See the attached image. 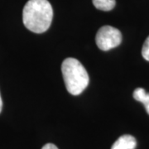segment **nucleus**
<instances>
[{
    "label": "nucleus",
    "instance_id": "obj_2",
    "mask_svg": "<svg viewBox=\"0 0 149 149\" xmlns=\"http://www.w3.org/2000/svg\"><path fill=\"white\" fill-rule=\"evenodd\" d=\"M66 90L72 95H79L89 85L90 77L83 65L74 58H66L61 65Z\"/></svg>",
    "mask_w": 149,
    "mask_h": 149
},
{
    "label": "nucleus",
    "instance_id": "obj_1",
    "mask_svg": "<svg viewBox=\"0 0 149 149\" xmlns=\"http://www.w3.org/2000/svg\"><path fill=\"white\" fill-rule=\"evenodd\" d=\"M53 9L47 0H29L22 10V22L28 30L42 33L50 27Z\"/></svg>",
    "mask_w": 149,
    "mask_h": 149
},
{
    "label": "nucleus",
    "instance_id": "obj_4",
    "mask_svg": "<svg viewBox=\"0 0 149 149\" xmlns=\"http://www.w3.org/2000/svg\"><path fill=\"white\" fill-rule=\"evenodd\" d=\"M137 147V141L132 135L125 134L118 138L113 144L111 149H135Z\"/></svg>",
    "mask_w": 149,
    "mask_h": 149
},
{
    "label": "nucleus",
    "instance_id": "obj_8",
    "mask_svg": "<svg viewBox=\"0 0 149 149\" xmlns=\"http://www.w3.org/2000/svg\"><path fill=\"white\" fill-rule=\"evenodd\" d=\"M42 149H58V148L52 143H47L46 144Z\"/></svg>",
    "mask_w": 149,
    "mask_h": 149
},
{
    "label": "nucleus",
    "instance_id": "obj_6",
    "mask_svg": "<svg viewBox=\"0 0 149 149\" xmlns=\"http://www.w3.org/2000/svg\"><path fill=\"white\" fill-rule=\"evenodd\" d=\"M92 2L97 9L102 11L112 10L116 4L115 0H92Z\"/></svg>",
    "mask_w": 149,
    "mask_h": 149
},
{
    "label": "nucleus",
    "instance_id": "obj_7",
    "mask_svg": "<svg viewBox=\"0 0 149 149\" xmlns=\"http://www.w3.org/2000/svg\"><path fill=\"white\" fill-rule=\"evenodd\" d=\"M142 55L146 61H149V36L143 43V49H142Z\"/></svg>",
    "mask_w": 149,
    "mask_h": 149
},
{
    "label": "nucleus",
    "instance_id": "obj_5",
    "mask_svg": "<svg viewBox=\"0 0 149 149\" xmlns=\"http://www.w3.org/2000/svg\"><path fill=\"white\" fill-rule=\"evenodd\" d=\"M133 96L134 100L143 104L146 111L149 114V93H147L143 88H137L133 91Z\"/></svg>",
    "mask_w": 149,
    "mask_h": 149
},
{
    "label": "nucleus",
    "instance_id": "obj_3",
    "mask_svg": "<svg viewBox=\"0 0 149 149\" xmlns=\"http://www.w3.org/2000/svg\"><path fill=\"white\" fill-rule=\"evenodd\" d=\"M95 42L100 50L109 51L120 45L122 42V34L115 27L104 26L100 27L97 32Z\"/></svg>",
    "mask_w": 149,
    "mask_h": 149
},
{
    "label": "nucleus",
    "instance_id": "obj_9",
    "mask_svg": "<svg viewBox=\"0 0 149 149\" xmlns=\"http://www.w3.org/2000/svg\"><path fill=\"white\" fill-rule=\"evenodd\" d=\"M2 108H3V100L1 98V95H0V113L2 111Z\"/></svg>",
    "mask_w": 149,
    "mask_h": 149
}]
</instances>
